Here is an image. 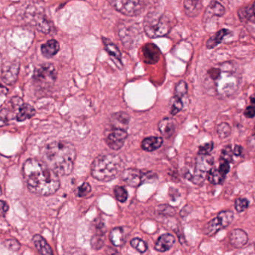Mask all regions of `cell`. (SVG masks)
<instances>
[{
  "label": "cell",
  "instance_id": "1",
  "mask_svg": "<svg viewBox=\"0 0 255 255\" xmlns=\"http://www.w3.org/2000/svg\"><path fill=\"white\" fill-rule=\"evenodd\" d=\"M241 80V73L237 64L225 62L213 65L207 70L204 86L209 93L227 98L237 92Z\"/></svg>",
  "mask_w": 255,
  "mask_h": 255
},
{
  "label": "cell",
  "instance_id": "2",
  "mask_svg": "<svg viewBox=\"0 0 255 255\" xmlns=\"http://www.w3.org/2000/svg\"><path fill=\"white\" fill-rule=\"evenodd\" d=\"M23 177L29 190L36 195H53L60 187L59 176L44 160L27 159L23 164Z\"/></svg>",
  "mask_w": 255,
  "mask_h": 255
},
{
  "label": "cell",
  "instance_id": "3",
  "mask_svg": "<svg viewBox=\"0 0 255 255\" xmlns=\"http://www.w3.org/2000/svg\"><path fill=\"white\" fill-rule=\"evenodd\" d=\"M77 157L75 146L69 141H56L46 146L43 160L59 176L69 175Z\"/></svg>",
  "mask_w": 255,
  "mask_h": 255
},
{
  "label": "cell",
  "instance_id": "4",
  "mask_svg": "<svg viewBox=\"0 0 255 255\" xmlns=\"http://www.w3.org/2000/svg\"><path fill=\"white\" fill-rule=\"evenodd\" d=\"M123 169L124 162L119 155L105 153L95 158L91 167V173L96 180L108 182L116 178Z\"/></svg>",
  "mask_w": 255,
  "mask_h": 255
},
{
  "label": "cell",
  "instance_id": "5",
  "mask_svg": "<svg viewBox=\"0 0 255 255\" xmlns=\"http://www.w3.org/2000/svg\"><path fill=\"white\" fill-rule=\"evenodd\" d=\"M143 24L147 36L159 38L169 33L174 24V17L170 13L152 11L147 14Z\"/></svg>",
  "mask_w": 255,
  "mask_h": 255
},
{
  "label": "cell",
  "instance_id": "6",
  "mask_svg": "<svg viewBox=\"0 0 255 255\" xmlns=\"http://www.w3.org/2000/svg\"><path fill=\"white\" fill-rule=\"evenodd\" d=\"M56 73L55 66L50 63L43 64L35 70L34 83L41 89H47L56 81Z\"/></svg>",
  "mask_w": 255,
  "mask_h": 255
},
{
  "label": "cell",
  "instance_id": "7",
  "mask_svg": "<svg viewBox=\"0 0 255 255\" xmlns=\"http://www.w3.org/2000/svg\"><path fill=\"white\" fill-rule=\"evenodd\" d=\"M156 178V174L152 171H143L135 168H128L122 173V179L132 187H138L147 182Z\"/></svg>",
  "mask_w": 255,
  "mask_h": 255
},
{
  "label": "cell",
  "instance_id": "8",
  "mask_svg": "<svg viewBox=\"0 0 255 255\" xmlns=\"http://www.w3.org/2000/svg\"><path fill=\"white\" fill-rule=\"evenodd\" d=\"M213 156L210 154H198L195 161V171L192 180L195 184L200 185L203 183L207 177L208 173L213 168Z\"/></svg>",
  "mask_w": 255,
  "mask_h": 255
},
{
  "label": "cell",
  "instance_id": "9",
  "mask_svg": "<svg viewBox=\"0 0 255 255\" xmlns=\"http://www.w3.org/2000/svg\"><path fill=\"white\" fill-rule=\"evenodd\" d=\"M234 213L230 210H224L219 213L216 218L206 224L204 228V234L208 237L215 235L218 231L226 228L232 223Z\"/></svg>",
  "mask_w": 255,
  "mask_h": 255
},
{
  "label": "cell",
  "instance_id": "10",
  "mask_svg": "<svg viewBox=\"0 0 255 255\" xmlns=\"http://www.w3.org/2000/svg\"><path fill=\"white\" fill-rule=\"evenodd\" d=\"M119 12L129 17L141 14L144 9V0H108Z\"/></svg>",
  "mask_w": 255,
  "mask_h": 255
},
{
  "label": "cell",
  "instance_id": "11",
  "mask_svg": "<svg viewBox=\"0 0 255 255\" xmlns=\"http://www.w3.org/2000/svg\"><path fill=\"white\" fill-rule=\"evenodd\" d=\"M23 104L24 103L23 102L21 98L16 97L10 101L9 105H8L9 107H2L1 115H0L1 126L3 127L6 124L9 123L11 119H15L17 112Z\"/></svg>",
  "mask_w": 255,
  "mask_h": 255
},
{
  "label": "cell",
  "instance_id": "12",
  "mask_svg": "<svg viewBox=\"0 0 255 255\" xmlns=\"http://www.w3.org/2000/svg\"><path fill=\"white\" fill-rule=\"evenodd\" d=\"M127 130L121 129H112L106 137L107 145L114 150H120L128 138Z\"/></svg>",
  "mask_w": 255,
  "mask_h": 255
},
{
  "label": "cell",
  "instance_id": "13",
  "mask_svg": "<svg viewBox=\"0 0 255 255\" xmlns=\"http://www.w3.org/2000/svg\"><path fill=\"white\" fill-rule=\"evenodd\" d=\"M138 29L135 23H125L119 26V36L123 41L124 45L131 46L135 43L138 36Z\"/></svg>",
  "mask_w": 255,
  "mask_h": 255
},
{
  "label": "cell",
  "instance_id": "14",
  "mask_svg": "<svg viewBox=\"0 0 255 255\" xmlns=\"http://www.w3.org/2000/svg\"><path fill=\"white\" fill-rule=\"evenodd\" d=\"M130 117L125 112L114 113L110 117V123L112 129H121L127 130L129 126Z\"/></svg>",
  "mask_w": 255,
  "mask_h": 255
},
{
  "label": "cell",
  "instance_id": "15",
  "mask_svg": "<svg viewBox=\"0 0 255 255\" xmlns=\"http://www.w3.org/2000/svg\"><path fill=\"white\" fill-rule=\"evenodd\" d=\"M142 55L144 62L153 65L160 59L161 52L155 44H147L143 47Z\"/></svg>",
  "mask_w": 255,
  "mask_h": 255
},
{
  "label": "cell",
  "instance_id": "16",
  "mask_svg": "<svg viewBox=\"0 0 255 255\" xmlns=\"http://www.w3.org/2000/svg\"><path fill=\"white\" fill-rule=\"evenodd\" d=\"M103 42L105 46L106 50L110 54V57L113 59V62H115L118 68L122 69L123 68V63L122 61V53L119 50V47L113 44L110 40L107 38H103Z\"/></svg>",
  "mask_w": 255,
  "mask_h": 255
},
{
  "label": "cell",
  "instance_id": "17",
  "mask_svg": "<svg viewBox=\"0 0 255 255\" xmlns=\"http://www.w3.org/2000/svg\"><path fill=\"white\" fill-rule=\"evenodd\" d=\"M249 237L246 231L242 229H235L230 235V243L233 247L240 249L247 244Z\"/></svg>",
  "mask_w": 255,
  "mask_h": 255
},
{
  "label": "cell",
  "instance_id": "18",
  "mask_svg": "<svg viewBox=\"0 0 255 255\" xmlns=\"http://www.w3.org/2000/svg\"><path fill=\"white\" fill-rule=\"evenodd\" d=\"M175 243V238L174 236L170 234H165L160 236L156 244L155 250L159 252H165L170 250Z\"/></svg>",
  "mask_w": 255,
  "mask_h": 255
},
{
  "label": "cell",
  "instance_id": "19",
  "mask_svg": "<svg viewBox=\"0 0 255 255\" xmlns=\"http://www.w3.org/2000/svg\"><path fill=\"white\" fill-rule=\"evenodd\" d=\"M19 72V65H14L13 64L11 66L5 68V69L2 68V80L5 84L11 85L14 84L17 81V76Z\"/></svg>",
  "mask_w": 255,
  "mask_h": 255
},
{
  "label": "cell",
  "instance_id": "20",
  "mask_svg": "<svg viewBox=\"0 0 255 255\" xmlns=\"http://www.w3.org/2000/svg\"><path fill=\"white\" fill-rule=\"evenodd\" d=\"M163 144V139L160 136H150L141 141V148L147 152L157 150Z\"/></svg>",
  "mask_w": 255,
  "mask_h": 255
},
{
  "label": "cell",
  "instance_id": "21",
  "mask_svg": "<svg viewBox=\"0 0 255 255\" xmlns=\"http://www.w3.org/2000/svg\"><path fill=\"white\" fill-rule=\"evenodd\" d=\"M32 243H33L34 246L36 248L38 252L41 254V255H53L52 248L50 247V245L46 241L45 239L41 237V235L36 234V235L34 236L33 238H32Z\"/></svg>",
  "mask_w": 255,
  "mask_h": 255
},
{
  "label": "cell",
  "instance_id": "22",
  "mask_svg": "<svg viewBox=\"0 0 255 255\" xmlns=\"http://www.w3.org/2000/svg\"><path fill=\"white\" fill-rule=\"evenodd\" d=\"M158 128H159V130L161 134L166 138H171L175 131V125H174L172 119L170 118H165L160 121Z\"/></svg>",
  "mask_w": 255,
  "mask_h": 255
},
{
  "label": "cell",
  "instance_id": "23",
  "mask_svg": "<svg viewBox=\"0 0 255 255\" xmlns=\"http://www.w3.org/2000/svg\"><path fill=\"white\" fill-rule=\"evenodd\" d=\"M110 240L115 246H122L125 243L126 240V233L125 228H114L110 231Z\"/></svg>",
  "mask_w": 255,
  "mask_h": 255
},
{
  "label": "cell",
  "instance_id": "24",
  "mask_svg": "<svg viewBox=\"0 0 255 255\" xmlns=\"http://www.w3.org/2000/svg\"><path fill=\"white\" fill-rule=\"evenodd\" d=\"M35 115V110L32 106L28 104H23L20 106L15 119L19 122H24L33 117Z\"/></svg>",
  "mask_w": 255,
  "mask_h": 255
},
{
  "label": "cell",
  "instance_id": "25",
  "mask_svg": "<svg viewBox=\"0 0 255 255\" xmlns=\"http://www.w3.org/2000/svg\"><path fill=\"white\" fill-rule=\"evenodd\" d=\"M59 44L56 40H50L41 46V53L46 58H52L59 51Z\"/></svg>",
  "mask_w": 255,
  "mask_h": 255
},
{
  "label": "cell",
  "instance_id": "26",
  "mask_svg": "<svg viewBox=\"0 0 255 255\" xmlns=\"http://www.w3.org/2000/svg\"><path fill=\"white\" fill-rule=\"evenodd\" d=\"M201 0H185L184 10L186 15L189 17H193L199 14L201 11Z\"/></svg>",
  "mask_w": 255,
  "mask_h": 255
},
{
  "label": "cell",
  "instance_id": "27",
  "mask_svg": "<svg viewBox=\"0 0 255 255\" xmlns=\"http://www.w3.org/2000/svg\"><path fill=\"white\" fill-rule=\"evenodd\" d=\"M225 14V8L219 2L216 1H213L209 5L205 11L204 17L207 16V18H210L211 17H221Z\"/></svg>",
  "mask_w": 255,
  "mask_h": 255
},
{
  "label": "cell",
  "instance_id": "28",
  "mask_svg": "<svg viewBox=\"0 0 255 255\" xmlns=\"http://www.w3.org/2000/svg\"><path fill=\"white\" fill-rule=\"evenodd\" d=\"M229 33V30H228V29H221L220 31L216 32L215 35H213V36L207 41V49L210 50V49L214 48L215 47L219 45V44H221L224 38Z\"/></svg>",
  "mask_w": 255,
  "mask_h": 255
},
{
  "label": "cell",
  "instance_id": "29",
  "mask_svg": "<svg viewBox=\"0 0 255 255\" xmlns=\"http://www.w3.org/2000/svg\"><path fill=\"white\" fill-rule=\"evenodd\" d=\"M103 227H100V228H98L97 231H99V233H96L95 235L92 237V247L95 250H99L100 249L104 246V231H103Z\"/></svg>",
  "mask_w": 255,
  "mask_h": 255
},
{
  "label": "cell",
  "instance_id": "30",
  "mask_svg": "<svg viewBox=\"0 0 255 255\" xmlns=\"http://www.w3.org/2000/svg\"><path fill=\"white\" fill-rule=\"evenodd\" d=\"M225 177V176L222 174L217 168H212L210 172L208 173L207 179L210 183L217 185L221 184L223 182Z\"/></svg>",
  "mask_w": 255,
  "mask_h": 255
},
{
  "label": "cell",
  "instance_id": "31",
  "mask_svg": "<svg viewBox=\"0 0 255 255\" xmlns=\"http://www.w3.org/2000/svg\"><path fill=\"white\" fill-rule=\"evenodd\" d=\"M188 93V86L185 81H180L174 89V97L184 100Z\"/></svg>",
  "mask_w": 255,
  "mask_h": 255
},
{
  "label": "cell",
  "instance_id": "32",
  "mask_svg": "<svg viewBox=\"0 0 255 255\" xmlns=\"http://www.w3.org/2000/svg\"><path fill=\"white\" fill-rule=\"evenodd\" d=\"M183 100L180 98H177V97H173L172 99L171 100V114L172 116H175L176 114L181 111L183 109Z\"/></svg>",
  "mask_w": 255,
  "mask_h": 255
},
{
  "label": "cell",
  "instance_id": "33",
  "mask_svg": "<svg viewBox=\"0 0 255 255\" xmlns=\"http://www.w3.org/2000/svg\"><path fill=\"white\" fill-rule=\"evenodd\" d=\"M114 194L116 199L121 203H125L128 198V192L123 186H117L114 188Z\"/></svg>",
  "mask_w": 255,
  "mask_h": 255
},
{
  "label": "cell",
  "instance_id": "34",
  "mask_svg": "<svg viewBox=\"0 0 255 255\" xmlns=\"http://www.w3.org/2000/svg\"><path fill=\"white\" fill-rule=\"evenodd\" d=\"M130 245L132 248L138 251L139 253H144L147 250V245L144 240L139 238H133L130 241Z\"/></svg>",
  "mask_w": 255,
  "mask_h": 255
},
{
  "label": "cell",
  "instance_id": "35",
  "mask_svg": "<svg viewBox=\"0 0 255 255\" xmlns=\"http://www.w3.org/2000/svg\"><path fill=\"white\" fill-rule=\"evenodd\" d=\"M231 129L229 125L227 123H222L218 126L217 133L222 138H227L231 134Z\"/></svg>",
  "mask_w": 255,
  "mask_h": 255
},
{
  "label": "cell",
  "instance_id": "36",
  "mask_svg": "<svg viewBox=\"0 0 255 255\" xmlns=\"http://www.w3.org/2000/svg\"><path fill=\"white\" fill-rule=\"evenodd\" d=\"M234 155V150H232L230 146H227L222 150V153H221V160L222 162H227L230 163V162H232Z\"/></svg>",
  "mask_w": 255,
  "mask_h": 255
},
{
  "label": "cell",
  "instance_id": "37",
  "mask_svg": "<svg viewBox=\"0 0 255 255\" xmlns=\"http://www.w3.org/2000/svg\"><path fill=\"white\" fill-rule=\"evenodd\" d=\"M249 201L246 198H237L235 201V209L238 213L246 211L249 207Z\"/></svg>",
  "mask_w": 255,
  "mask_h": 255
},
{
  "label": "cell",
  "instance_id": "38",
  "mask_svg": "<svg viewBox=\"0 0 255 255\" xmlns=\"http://www.w3.org/2000/svg\"><path fill=\"white\" fill-rule=\"evenodd\" d=\"M4 245L9 250L17 251L20 248V243L15 239H9V240H5Z\"/></svg>",
  "mask_w": 255,
  "mask_h": 255
},
{
  "label": "cell",
  "instance_id": "39",
  "mask_svg": "<svg viewBox=\"0 0 255 255\" xmlns=\"http://www.w3.org/2000/svg\"><path fill=\"white\" fill-rule=\"evenodd\" d=\"M213 149V142L210 141L208 143L202 144L200 146L198 149V154H210Z\"/></svg>",
  "mask_w": 255,
  "mask_h": 255
},
{
  "label": "cell",
  "instance_id": "40",
  "mask_svg": "<svg viewBox=\"0 0 255 255\" xmlns=\"http://www.w3.org/2000/svg\"><path fill=\"white\" fill-rule=\"evenodd\" d=\"M92 191V187L89 183H84L79 187L78 189V196L82 198V197L86 196L89 195Z\"/></svg>",
  "mask_w": 255,
  "mask_h": 255
},
{
  "label": "cell",
  "instance_id": "41",
  "mask_svg": "<svg viewBox=\"0 0 255 255\" xmlns=\"http://www.w3.org/2000/svg\"><path fill=\"white\" fill-rule=\"evenodd\" d=\"M244 115L248 119H253L255 116V107L254 106L248 107L245 110Z\"/></svg>",
  "mask_w": 255,
  "mask_h": 255
},
{
  "label": "cell",
  "instance_id": "42",
  "mask_svg": "<svg viewBox=\"0 0 255 255\" xmlns=\"http://www.w3.org/2000/svg\"><path fill=\"white\" fill-rule=\"evenodd\" d=\"M219 171L224 175H226L230 171L229 162H222L219 168Z\"/></svg>",
  "mask_w": 255,
  "mask_h": 255
},
{
  "label": "cell",
  "instance_id": "43",
  "mask_svg": "<svg viewBox=\"0 0 255 255\" xmlns=\"http://www.w3.org/2000/svg\"><path fill=\"white\" fill-rule=\"evenodd\" d=\"M248 145L250 147L251 149H252L253 150H255V133H254L252 136L249 137V139H248Z\"/></svg>",
  "mask_w": 255,
  "mask_h": 255
},
{
  "label": "cell",
  "instance_id": "44",
  "mask_svg": "<svg viewBox=\"0 0 255 255\" xmlns=\"http://www.w3.org/2000/svg\"><path fill=\"white\" fill-rule=\"evenodd\" d=\"M8 209H9V206L5 202V201H1V213L2 216H5V213L8 212Z\"/></svg>",
  "mask_w": 255,
  "mask_h": 255
},
{
  "label": "cell",
  "instance_id": "45",
  "mask_svg": "<svg viewBox=\"0 0 255 255\" xmlns=\"http://www.w3.org/2000/svg\"><path fill=\"white\" fill-rule=\"evenodd\" d=\"M234 153L236 156H240L242 153V147L240 146H236L234 150Z\"/></svg>",
  "mask_w": 255,
  "mask_h": 255
},
{
  "label": "cell",
  "instance_id": "46",
  "mask_svg": "<svg viewBox=\"0 0 255 255\" xmlns=\"http://www.w3.org/2000/svg\"></svg>",
  "mask_w": 255,
  "mask_h": 255
},
{
  "label": "cell",
  "instance_id": "47",
  "mask_svg": "<svg viewBox=\"0 0 255 255\" xmlns=\"http://www.w3.org/2000/svg\"></svg>",
  "mask_w": 255,
  "mask_h": 255
}]
</instances>
